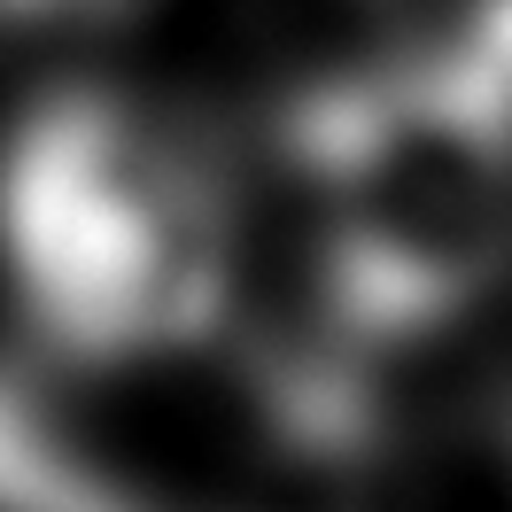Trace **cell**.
Masks as SVG:
<instances>
[{
	"label": "cell",
	"mask_w": 512,
	"mask_h": 512,
	"mask_svg": "<svg viewBox=\"0 0 512 512\" xmlns=\"http://www.w3.org/2000/svg\"><path fill=\"white\" fill-rule=\"evenodd\" d=\"M0 256L63 365L202 350L233 326V187L218 156L125 94H55L0 156Z\"/></svg>",
	"instance_id": "1"
},
{
	"label": "cell",
	"mask_w": 512,
	"mask_h": 512,
	"mask_svg": "<svg viewBox=\"0 0 512 512\" xmlns=\"http://www.w3.org/2000/svg\"><path fill=\"white\" fill-rule=\"evenodd\" d=\"M319 187V319L350 350L419 342L512 264V78L474 47L334 78L288 117Z\"/></svg>",
	"instance_id": "2"
},
{
	"label": "cell",
	"mask_w": 512,
	"mask_h": 512,
	"mask_svg": "<svg viewBox=\"0 0 512 512\" xmlns=\"http://www.w3.org/2000/svg\"><path fill=\"white\" fill-rule=\"evenodd\" d=\"M458 47H474L497 78H512V0H474V8H466V39H458Z\"/></svg>",
	"instance_id": "3"
},
{
	"label": "cell",
	"mask_w": 512,
	"mask_h": 512,
	"mask_svg": "<svg viewBox=\"0 0 512 512\" xmlns=\"http://www.w3.org/2000/svg\"><path fill=\"white\" fill-rule=\"evenodd\" d=\"M125 0H0V16H39V24H78V16H117Z\"/></svg>",
	"instance_id": "4"
}]
</instances>
